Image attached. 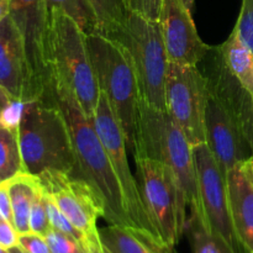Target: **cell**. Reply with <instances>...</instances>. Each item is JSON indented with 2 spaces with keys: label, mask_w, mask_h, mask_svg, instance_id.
Here are the masks:
<instances>
[{
  "label": "cell",
  "mask_w": 253,
  "mask_h": 253,
  "mask_svg": "<svg viewBox=\"0 0 253 253\" xmlns=\"http://www.w3.org/2000/svg\"><path fill=\"white\" fill-rule=\"evenodd\" d=\"M230 212L239 244L247 253L253 251V182L244 162L227 170Z\"/></svg>",
  "instance_id": "cell-17"
},
{
  "label": "cell",
  "mask_w": 253,
  "mask_h": 253,
  "mask_svg": "<svg viewBox=\"0 0 253 253\" xmlns=\"http://www.w3.org/2000/svg\"><path fill=\"white\" fill-rule=\"evenodd\" d=\"M47 244L52 253H86L88 250L85 249L81 241L74 237L68 236L61 231L51 229L44 235Z\"/></svg>",
  "instance_id": "cell-27"
},
{
  "label": "cell",
  "mask_w": 253,
  "mask_h": 253,
  "mask_svg": "<svg viewBox=\"0 0 253 253\" xmlns=\"http://www.w3.org/2000/svg\"><path fill=\"white\" fill-rule=\"evenodd\" d=\"M0 217L14 224L11 199H10L9 193V180H4V182L0 183Z\"/></svg>",
  "instance_id": "cell-32"
},
{
  "label": "cell",
  "mask_w": 253,
  "mask_h": 253,
  "mask_svg": "<svg viewBox=\"0 0 253 253\" xmlns=\"http://www.w3.org/2000/svg\"><path fill=\"white\" fill-rule=\"evenodd\" d=\"M12 100H14V99L11 98V95H10V94L2 88V86H0V127H2L1 126L2 115H4L5 110L10 106V104L12 103Z\"/></svg>",
  "instance_id": "cell-34"
},
{
  "label": "cell",
  "mask_w": 253,
  "mask_h": 253,
  "mask_svg": "<svg viewBox=\"0 0 253 253\" xmlns=\"http://www.w3.org/2000/svg\"><path fill=\"white\" fill-rule=\"evenodd\" d=\"M48 58L52 79L73 93L82 110L93 119L101 91L89 52L86 34L66 12L48 15Z\"/></svg>",
  "instance_id": "cell-4"
},
{
  "label": "cell",
  "mask_w": 253,
  "mask_h": 253,
  "mask_svg": "<svg viewBox=\"0 0 253 253\" xmlns=\"http://www.w3.org/2000/svg\"><path fill=\"white\" fill-rule=\"evenodd\" d=\"M128 12H136L150 20L158 21L163 0H124Z\"/></svg>",
  "instance_id": "cell-29"
},
{
  "label": "cell",
  "mask_w": 253,
  "mask_h": 253,
  "mask_svg": "<svg viewBox=\"0 0 253 253\" xmlns=\"http://www.w3.org/2000/svg\"><path fill=\"white\" fill-rule=\"evenodd\" d=\"M168 61L198 66L211 49L199 36L185 0H163L158 19Z\"/></svg>",
  "instance_id": "cell-13"
},
{
  "label": "cell",
  "mask_w": 253,
  "mask_h": 253,
  "mask_svg": "<svg viewBox=\"0 0 253 253\" xmlns=\"http://www.w3.org/2000/svg\"><path fill=\"white\" fill-rule=\"evenodd\" d=\"M138 189L155 242L175 247L185 232L187 200L174 173L160 161L133 157Z\"/></svg>",
  "instance_id": "cell-6"
},
{
  "label": "cell",
  "mask_w": 253,
  "mask_h": 253,
  "mask_svg": "<svg viewBox=\"0 0 253 253\" xmlns=\"http://www.w3.org/2000/svg\"><path fill=\"white\" fill-rule=\"evenodd\" d=\"M244 165H245V167H246L247 172H249L250 177H251V179L253 182V153L251 156H250L249 158H247L246 161H245Z\"/></svg>",
  "instance_id": "cell-36"
},
{
  "label": "cell",
  "mask_w": 253,
  "mask_h": 253,
  "mask_svg": "<svg viewBox=\"0 0 253 253\" xmlns=\"http://www.w3.org/2000/svg\"><path fill=\"white\" fill-rule=\"evenodd\" d=\"M166 110L194 146L207 142L205 108L207 78L198 66L169 62L166 77Z\"/></svg>",
  "instance_id": "cell-10"
},
{
  "label": "cell",
  "mask_w": 253,
  "mask_h": 253,
  "mask_svg": "<svg viewBox=\"0 0 253 253\" xmlns=\"http://www.w3.org/2000/svg\"><path fill=\"white\" fill-rule=\"evenodd\" d=\"M0 246L10 250L19 246V232L14 224L0 217Z\"/></svg>",
  "instance_id": "cell-31"
},
{
  "label": "cell",
  "mask_w": 253,
  "mask_h": 253,
  "mask_svg": "<svg viewBox=\"0 0 253 253\" xmlns=\"http://www.w3.org/2000/svg\"><path fill=\"white\" fill-rule=\"evenodd\" d=\"M10 15V0H0V22Z\"/></svg>",
  "instance_id": "cell-35"
},
{
  "label": "cell",
  "mask_w": 253,
  "mask_h": 253,
  "mask_svg": "<svg viewBox=\"0 0 253 253\" xmlns=\"http://www.w3.org/2000/svg\"><path fill=\"white\" fill-rule=\"evenodd\" d=\"M25 172L17 131L0 127V179L9 180Z\"/></svg>",
  "instance_id": "cell-22"
},
{
  "label": "cell",
  "mask_w": 253,
  "mask_h": 253,
  "mask_svg": "<svg viewBox=\"0 0 253 253\" xmlns=\"http://www.w3.org/2000/svg\"><path fill=\"white\" fill-rule=\"evenodd\" d=\"M17 135L25 172L58 170L78 177L71 131L51 91L47 98L25 103Z\"/></svg>",
  "instance_id": "cell-2"
},
{
  "label": "cell",
  "mask_w": 253,
  "mask_h": 253,
  "mask_svg": "<svg viewBox=\"0 0 253 253\" xmlns=\"http://www.w3.org/2000/svg\"><path fill=\"white\" fill-rule=\"evenodd\" d=\"M184 234L192 253H236L222 237L210 231L204 221L193 212L188 216Z\"/></svg>",
  "instance_id": "cell-20"
},
{
  "label": "cell",
  "mask_w": 253,
  "mask_h": 253,
  "mask_svg": "<svg viewBox=\"0 0 253 253\" xmlns=\"http://www.w3.org/2000/svg\"><path fill=\"white\" fill-rule=\"evenodd\" d=\"M204 126L205 143L225 174L232 167L245 162L253 153L239 124L209 89Z\"/></svg>",
  "instance_id": "cell-15"
},
{
  "label": "cell",
  "mask_w": 253,
  "mask_h": 253,
  "mask_svg": "<svg viewBox=\"0 0 253 253\" xmlns=\"http://www.w3.org/2000/svg\"><path fill=\"white\" fill-rule=\"evenodd\" d=\"M234 30L240 40L253 52V0H242Z\"/></svg>",
  "instance_id": "cell-28"
},
{
  "label": "cell",
  "mask_w": 253,
  "mask_h": 253,
  "mask_svg": "<svg viewBox=\"0 0 253 253\" xmlns=\"http://www.w3.org/2000/svg\"><path fill=\"white\" fill-rule=\"evenodd\" d=\"M36 177L59 210L85 237L89 251H103L98 219L105 216V207L94 188L83 178L58 170H47Z\"/></svg>",
  "instance_id": "cell-8"
},
{
  "label": "cell",
  "mask_w": 253,
  "mask_h": 253,
  "mask_svg": "<svg viewBox=\"0 0 253 253\" xmlns=\"http://www.w3.org/2000/svg\"><path fill=\"white\" fill-rule=\"evenodd\" d=\"M204 59L208 89L236 120L253 150V96L230 72L217 47H211Z\"/></svg>",
  "instance_id": "cell-16"
},
{
  "label": "cell",
  "mask_w": 253,
  "mask_h": 253,
  "mask_svg": "<svg viewBox=\"0 0 253 253\" xmlns=\"http://www.w3.org/2000/svg\"><path fill=\"white\" fill-rule=\"evenodd\" d=\"M127 49L140 89V100L166 110V77L168 61L160 22L128 12L125 22L113 35Z\"/></svg>",
  "instance_id": "cell-7"
},
{
  "label": "cell",
  "mask_w": 253,
  "mask_h": 253,
  "mask_svg": "<svg viewBox=\"0 0 253 253\" xmlns=\"http://www.w3.org/2000/svg\"><path fill=\"white\" fill-rule=\"evenodd\" d=\"M193 158L202 207V216H198L210 231L222 237L240 253L242 249L232 225L226 174L205 142L193 147Z\"/></svg>",
  "instance_id": "cell-11"
},
{
  "label": "cell",
  "mask_w": 253,
  "mask_h": 253,
  "mask_svg": "<svg viewBox=\"0 0 253 253\" xmlns=\"http://www.w3.org/2000/svg\"><path fill=\"white\" fill-rule=\"evenodd\" d=\"M104 253H153L132 231L118 225L99 229Z\"/></svg>",
  "instance_id": "cell-21"
},
{
  "label": "cell",
  "mask_w": 253,
  "mask_h": 253,
  "mask_svg": "<svg viewBox=\"0 0 253 253\" xmlns=\"http://www.w3.org/2000/svg\"><path fill=\"white\" fill-rule=\"evenodd\" d=\"M10 16L21 34L37 88L47 98L52 88L48 58V12L44 0H10Z\"/></svg>",
  "instance_id": "cell-12"
},
{
  "label": "cell",
  "mask_w": 253,
  "mask_h": 253,
  "mask_svg": "<svg viewBox=\"0 0 253 253\" xmlns=\"http://www.w3.org/2000/svg\"><path fill=\"white\" fill-rule=\"evenodd\" d=\"M185 2H187L188 7H189V9L192 10V7H193V4H194V0H185Z\"/></svg>",
  "instance_id": "cell-38"
},
{
  "label": "cell",
  "mask_w": 253,
  "mask_h": 253,
  "mask_svg": "<svg viewBox=\"0 0 253 253\" xmlns=\"http://www.w3.org/2000/svg\"><path fill=\"white\" fill-rule=\"evenodd\" d=\"M47 12L54 9L66 12L71 16L86 35L98 32V20L89 0H44Z\"/></svg>",
  "instance_id": "cell-24"
},
{
  "label": "cell",
  "mask_w": 253,
  "mask_h": 253,
  "mask_svg": "<svg viewBox=\"0 0 253 253\" xmlns=\"http://www.w3.org/2000/svg\"><path fill=\"white\" fill-rule=\"evenodd\" d=\"M51 93L63 111L71 131L78 177L88 182L103 199L105 207L104 219L110 225L131 230L132 225L126 212L120 184L108 152L94 127L93 119L85 115L73 93L59 81L52 79Z\"/></svg>",
  "instance_id": "cell-1"
},
{
  "label": "cell",
  "mask_w": 253,
  "mask_h": 253,
  "mask_svg": "<svg viewBox=\"0 0 253 253\" xmlns=\"http://www.w3.org/2000/svg\"><path fill=\"white\" fill-rule=\"evenodd\" d=\"M10 253H25L24 250L21 249L20 246H16V247H12V249L9 250Z\"/></svg>",
  "instance_id": "cell-37"
},
{
  "label": "cell",
  "mask_w": 253,
  "mask_h": 253,
  "mask_svg": "<svg viewBox=\"0 0 253 253\" xmlns=\"http://www.w3.org/2000/svg\"><path fill=\"white\" fill-rule=\"evenodd\" d=\"M217 49L230 72L253 96V52L240 40L235 30Z\"/></svg>",
  "instance_id": "cell-19"
},
{
  "label": "cell",
  "mask_w": 253,
  "mask_h": 253,
  "mask_svg": "<svg viewBox=\"0 0 253 253\" xmlns=\"http://www.w3.org/2000/svg\"><path fill=\"white\" fill-rule=\"evenodd\" d=\"M86 253H104L103 251H88Z\"/></svg>",
  "instance_id": "cell-40"
},
{
  "label": "cell",
  "mask_w": 253,
  "mask_h": 253,
  "mask_svg": "<svg viewBox=\"0 0 253 253\" xmlns=\"http://www.w3.org/2000/svg\"><path fill=\"white\" fill-rule=\"evenodd\" d=\"M133 234H135V232H133ZM135 235L137 237H140V239L142 240V241L145 242L148 247H150L151 251H152L153 253H178L177 250H175V247L162 246V245L156 244L153 240H151L150 237L145 236V235H138V234H135Z\"/></svg>",
  "instance_id": "cell-33"
},
{
  "label": "cell",
  "mask_w": 253,
  "mask_h": 253,
  "mask_svg": "<svg viewBox=\"0 0 253 253\" xmlns=\"http://www.w3.org/2000/svg\"><path fill=\"white\" fill-rule=\"evenodd\" d=\"M0 86L21 103L43 99L35 82L24 40L10 15L0 22Z\"/></svg>",
  "instance_id": "cell-14"
},
{
  "label": "cell",
  "mask_w": 253,
  "mask_h": 253,
  "mask_svg": "<svg viewBox=\"0 0 253 253\" xmlns=\"http://www.w3.org/2000/svg\"><path fill=\"white\" fill-rule=\"evenodd\" d=\"M19 246L25 253H52L44 236L35 232L19 234Z\"/></svg>",
  "instance_id": "cell-30"
},
{
  "label": "cell",
  "mask_w": 253,
  "mask_h": 253,
  "mask_svg": "<svg viewBox=\"0 0 253 253\" xmlns=\"http://www.w3.org/2000/svg\"><path fill=\"white\" fill-rule=\"evenodd\" d=\"M40 187L39 178L27 172H20L9 179V193L11 199L12 221L19 234L30 231V212L35 195Z\"/></svg>",
  "instance_id": "cell-18"
},
{
  "label": "cell",
  "mask_w": 253,
  "mask_h": 253,
  "mask_svg": "<svg viewBox=\"0 0 253 253\" xmlns=\"http://www.w3.org/2000/svg\"><path fill=\"white\" fill-rule=\"evenodd\" d=\"M0 253H10V251L9 250H6V249H4V247L0 246Z\"/></svg>",
  "instance_id": "cell-39"
},
{
  "label": "cell",
  "mask_w": 253,
  "mask_h": 253,
  "mask_svg": "<svg viewBox=\"0 0 253 253\" xmlns=\"http://www.w3.org/2000/svg\"><path fill=\"white\" fill-rule=\"evenodd\" d=\"M93 124L108 152L114 173L120 184L126 212L132 225V229L130 231L145 235L155 241L152 227L148 221L147 214H146L142 199H141L137 179L133 177L130 165H128V150L125 135L103 94L100 95V100L93 116Z\"/></svg>",
  "instance_id": "cell-9"
},
{
  "label": "cell",
  "mask_w": 253,
  "mask_h": 253,
  "mask_svg": "<svg viewBox=\"0 0 253 253\" xmlns=\"http://www.w3.org/2000/svg\"><path fill=\"white\" fill-rule=\"evenodd\" d=\"M251 253H253V251H252V252H251Z\"/></svg>",
  "instance_id": "cell-42"
},
{
  "label": "cell",
  "mask_w": 253,
  "mask_h": 253,
  "mask_svg": "<svg viewBox=\"0 0 253 253\" xmlns=\"http://www.w3.org/2000/svg\"><path fill=\"white\" fill-rule=\"evenodd\" d=\"M1 182H4V180H1V179H0V183H1Z\"/></svg>",
  "instance_id": "cell-41"
},
{
  "label": "cell",
  "mask_w": 253,
  "mask_h": 253,
  "mask_svg": "<svg viewBox=\"0 0 253 253\" xmlns=\"http://www.w3.org/2000/svg\"><path fill=\"white\" fill-rule=\"evenodd\" d=\"M133 157H148L165 163L177 178L190 212L202 216L193 146L167 110L140 100Z\"/></svg>",
  "instance_id": "cell-3"
},
{
  "label": "cell",
  "mask_w": 253,
  "mask_h": 253,
  "mask_svg": "<svg viewBox=\"0 0 253 253\" xmlns=\"http://www.w3.org/2000/svg\"><path fill=\"white\" fill-rule=\"evenodd\" d=\"M86 41L99 88L133 155L140 89L130 54L120 41L99 32L86 35Z\"/></svg>",
  "instance_id": "cell-5"
},
{
  "label": "cell",
  "mask_w": 253,
  "mask_h": 253,
  "mask_svg": "<svg viewBox=\"0 0 253 253\" xmlns=\"http://www.w3.org/2000/svg\"><path fill=\"white\" fill-rule=\"evenodd\" d=\"M40 182V180H39ZM52 229L43 202V189L40 184L30 212V231L44 236Z\"/></svg>",
  "instance_id": "cell-26"
},
{
  "label": "cell",
  "mask_w": 253,
  "mask_h": 253,
  "mask_svg": "<svg viewBox=\"0 0 253 253\" xmlns=\"http://www.w3.org/2000/svg\"><path fill=\"white\" fill-rule=\"evenodd\" d=\"M40 184H41V183H40ZM42 189H43V188H42ZM43 202H44V207H46L47 215H48L49 222H51L52 229L63 232V234L68 235V236L74 237V239H77L78 241H81L82 244L85 246V249L88 250L86 240L85 237L83 236V234H82L78 229L74 227V225L67 219L66 215L59 210V208L57 207L56 203L53 202V199H52V198L49 197L44 190H43Z\"/></svg>",
  "instance_id": "cell-25"
},
{
  "label": "cell",
  "mask_w": 253,
  "mask_h": 253,
  "mask_svg": "<svg viewBox=\"0 0 253 253\" xmlns=\"http://www.w3.org/2000/svg\"><path fill=\"white\" fill-rule=\"evenodd\" d=\"M98 20L99 34L113 36L127 17L124 0H89Z\"/></svg>",
  "instance_id": "cell-23"
}]
</instances>
